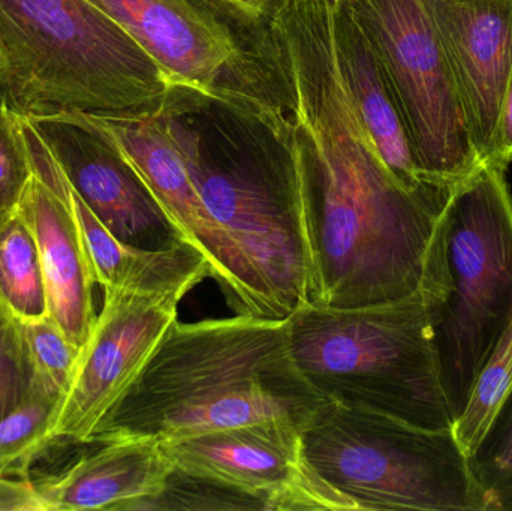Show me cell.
I'll return each instance as SVG.
<instances>
[{
    "label": "cell",
    "mask_w": 512,
    "mask_h": 511,
    "mask_svg": "<svg viewBox=\"0 0 512 511\" xmlns=\"http://www.w3.org/2000/svg\"><path fill=\"white\" fill-rule=\"evenodd\" d=\"M268 20L292 92L312 257L309 302L363 308L417 293L450 189L412 191L385 165L340 78L328 0H277Z\"/></svg>",
    "instance_id": "1"
},
{
    "label": "cell",
    "mask_w": 512,
    "mask_h": 511,
    "mask_svg": "<svg viewBox=\"0 0 512 511\" xmlns=\"http://www.w3.org/2000/svg\"><path fill=\"white\" fill-rule=\"evenodd\" d=\"M242 261L259 318L309 302L312 257L291 114L255 110L171 81L155 114Z\"/></svg>",
    "instance_id": "2"
},
{
    "label": "cell",
    "mask_w": 512,
    "mask_h": 511,
    "mask_svg": "<svg viewBox=\"0 0 512 511\" xmlns=\"http://www.w3.org/2000/svg\"><path fill=\"white\" fill-rule=\"evenodd\" d=\"M325 402L295 365L286 320H177L92 441H173L268 420L304 429Z\"/></svg>",
    "instance_id": "3"
},
{
    "label": "cell",
    "mask_w": 512,
    "mask_h": 511,
    "mask_svg": "<svg viewBox=\"0 0 512 511\" xmlns=\"http://www.w3.org/2000/svg\"><path fill=\"white\" fill-rule=\"evenodd\" d=\"M171 81L89 0H0L3 104L24 119L155 116Z\"/></svg>",
    "instance_id": "4"
},
{
    "label": "cell",
    "mask_w": 512,
    "mask_h": 511,
    "mask_svg": "<svg viewBox=\"0 0 512 511\" xmlns=\"http://www.w3.org/2000/svg\"><path fill=\"white\" fill-rule=\"evenodd\" d=\"M420 291L454 423L512 321V195L505 170L481 164L451 189L427 248Z\"/></svg>",
    "instance_id": "5"
},
{
    "label": "cell",
    "mask_w": 512,
    "mask_h": 511,
    "mask_svg": "<svg viewBox=\"0 0 512 511\" xmlns=\"http://www.w3.org/2000/svg\"><path fill=\"white\" fill-rule=\"evenodd\" d=\"M286 324L298 371L325 401L421 428H453L432 321L420 290L363 308L307 302Z\"/></svg>",
    "instance_id": "6"
},
{
    "label": "cell",
    "mask_w": 512,
    "mask_h": 511,
    "mask_svg": "<svg viewBox=\"0 0 512 511\" xmlns=\"http://www.w3.org/2000/svg\"><path fill=\"white\" fill-rule=\"evenodd\" d=\"M313 470L363 510L487 511L453 428L325 402L303 429Z\"/></svg>",
    "instance_id": "7"
},
{
    "label": "cell",
    "mask_w": 512,
    "mask_h": 511,
    "mask_svg": "<svg viewBox=\"0 0 512 511\" xmlns=\"http://www.w3.org/2000/svg\"><path fill=\"white\" fill-rule=\"evenodd\" d=\"M171 80L255 110L291 114L292 92L267 15L233 0H89Z\"/></svg>",
    "instance_id": "8"
},
{
    "label": "cell",
    "mask_w": 512,
    "mask_h": 511,
    "mask_svg": "<svg viewBox=\"0 0 512 511\" xmlns=\"http://www.w3.org/2000/svg\"><path fill=\"white\" fill-rule=\"evenodd\" d=\"M366 36L430 185L453 189L481 167L430 0H336Z\"/></svg>",
    "instance_id": "9"
},
{
    "label": "cell",
    "mask_w": 512,
    "mask_h": 511,
    "mask_svg": "<svg viewBox=\"0 0 512 511\" xmlns=\"http://www.w3.org/2000/svg\"><path fill=\"white\" fill-rule=\"evenodd\" d=\"M186 290H105L51 431L53 446L89 444L177 321Z\"/></svg>",
    "instance_id": "10"
},
{
    "label": "cell",
    "mask_w": 512,
    "mask_h": 511,
    "mask_svg": "<svg viewBox=\"0 0 512 511\" xmlns=\"http://www.w3.org/2000/svg\"><path fill=\"white\" fill-rule=\"evenodd\" d=\"M176 470L224 483L256 498L265 511H357L307 461L303 429L268 420L162 441Z\"/></svg>",
    "instance_id": "11"
},
{
    "label": "cell",
    "mask_w": 512,
    "mask_h": 511,
    "mask_svg": "<svg viewBox=\"0 0 512 511\" xmlns=\"http://www.w3.org/2000/svg\"><path fill=\"white\" fill-rule=\"evenodd\" d=\"M29 120L72 191L120 242L162 251L185 242L164 207L96 117Z\"/></svg>",
    "instance_id": "12"
},
{
    "label": "cell",
    "mask_w": 512,
    "mask_h": 511,
    "mask_svg": "<svg viewBox=\"0 0 512 511\" xmlns=\"http://www.w3.org/2000/svg\"><path fill=\"white\" fill-rule=\"evenodd\" d=\"M152 189L180 236L201 252L228 306L259 318L242 261L204 204L185 159L156 116L98 119Z\"/></svg>",
    "instance_id": "13"
},
{
    "label": "cell",
    "mask_w": 512,
    "mask_h": 511,
    "mask_svg": "<svg viewBox=\"0 0 512 511\" xmlns=\"http://www.w3.org/2000/svg\"><path fill=\"white\" fill-rule=\"evenodd\" d=\"M23 134L35 174L20 212L38 242L48 317L69 341L83 347L98 317L93 305L95 273L59 167L27 120Z\"/></svg>",
    "instance_id": "14"
},
{
    "label": "cell",
    "mask_w": 512,
    "mask_h": 511,
    "mask_svg": "<svg viewBox=\"0 0 512 511\" xmlns=\"http://www.w3.org/2000/svg\"><path fill=\"white\" fill-rule=\"evenodd\" d=\"M472 146L487 162L512 71V0H430Z\"/></svg>",
    "instance_id": "15"
},
{
    "label": "cell",
    "mask_w": 512,
    "mask_h": 511,
    "mask_svg": "<svg viewBox=\"0 0 512 511\" xmlns=\"http://www.w3.org/2000/svg\"><path fill=\"white\" fill-rule=\"evenodd\" d=\"M90 444L95 449L59 473L32 480L44 511H134L162 494L174 470L156 438L113 435Z\"/></svg>",
    "instance_id": "16"
},
{
    "label": "cell",
    "mask_w": 512,
    "mask_h": 511,
    "mask_svg": "<svg viewBox=\"0 0 512 511\" xmlns=\"http://www.w3.org/2000/svg\"><path fill=\"white\" fill-rule=\"evenodd\" d=\"M328 26L343 86L385 165L412 191L439 188L430 185L421 174L402 113L381 65L354 18L336 0H328Z\"/></svg>",
    "instance_id": "17"
},
{
    "label": "cell",
    "mask_w": 512,
    "mask_h": 511,
    "mask_svg": "<svg viewBox=\"0 0 512 511\" xmlns=\"http://www.w3.org/2000/svg\"><path fill=\"white\" fill-rule=\"evenodd\" d=\"M66 194L80 225L96 284L105 290L191 291L204 279L212 278L209 263L189 243L162 251H147L126 245L113 236L92 210L66 183Z\"/></svg>",
    "instance_id": "18"
},
{
    "label": "cell",
    "mask_w": 512,
    "mask_h": 511,
    "mask_svg": "<svg viewBox=\"0 0 512 511\" xmlns=\"http://www.w3.org/2000/svg\"><path fill=\"white\" fill-rule=\"evenodd\" d=\"M0 306L21 323L48 317L38 242L20 209L0 221Z\"/></svg>",
    "instance_id": "19"
},
{
    "label": "cell",
    "mask_w": 512,
    "mask_h": 511,
    "mask_svg": "<svg viewBox=\"0 0 512 511\" xmlns=\"http://www.w3.org/2000/svg\"><path fill=\"white\" fill-rule=\"evenodd\" d=\"M63 393L39 377L32 395L0 422V477L29 479L36 459L50 447Z\"/></svg>",
    "instance_id": "20"
},
{
    "label": "cell",
    "mask_w": 512,
    "mask_h": 511,
    "mask_svg": "<svg viewBox=\"0 0 512 511\" xmlns=\"http://www.w3.org/2000/svg\"><path fill=\"white\" fill-rule=\"evenodd\" d=\"M512 390V321L472 386L453 432L465 455L471 456L495 422Z\"/></svg>",
    "instance_id": "21"
},
{
    "label": "cell",
    "mask_w": 512,
    "mask_h": 511,
    "mask_svg": "<svg viewBox=\"0 0 512 511\" xmlns=\"http://www.w3.org/2000/svg\"><path fill=\"white\" fill-rule=\"evenodd\" d=\"M468 462L487 511H512V390Z\"/></svg>",
    "instance_id": "22"
},
{
    "label": "cell",
    "mask_w": 512,
    "mask_h": 511,
    "mask_svg": "<svg viewBox=\"0 0 512 511\" xmlns=\"http://www.w3.org/2000/svg\"><path fill=\"white\" fill-rule=\"evenodd\" d=\"M38 381L21 321L0 306V422L32 395Z\"/></svg>",
    "instance_id": "23"
},
{
    "label": "cell",
    "mask_w": 512,
    "mask_h": 511,
    "mask_svg": "<svg viewBox=\"0 0 512 511\" xmlns=\"http://www.w3.org/2000/svg\"><path fill=\"white\" fill-rule=\"evenodd\" d=\"M21 120L8 105L0 104V221L20 209L35 174Z\"/></svg>",
    "instance_id": "24"
},
{
    "label": "cell",
    "mask_w": 512,
    "mask_h": 511,
    "mask_svg": "<svg viewBox=\"0 0 512 511\" xmlns=\"http://www.w3.org/2000/svg\"><path fill=\"white\" fill-rule=\"evenodd\" d=\"M24 339L39 377L65 395L71 386L80 348L50 317L23 321Z\"/></svg>",
    "instance_id": "25"
},
{
    "label": "cell",
    "mask_w": 512,
    "mask_h": 511,
    "mask_svg": "<svg viewBox=\"0 0 512 511\" xmlns=\"http://www.w3.org/2000/svg\"><path fill=\"white\" fill-rule=\"evenodd\" d=\"M512 162V71L504 101H502L501 113H499L498 126H496L495 141H493L492 153L484 164L507 170Z\"/></svg>",
    "instance_id": "26"
},
{
    "label": "cell",
    "mask_w": 512,
    "mask_h": 511,
    "mask_svg": "<svg viewBox=\"0 0 512 511\" xmlns=\"http://www.w3.org/2000/svg\"><path fill=\"white\" fill-rule=\"evenodd\" d=\"M0 511H44L32 480L0 477Z\"/></svg>",
    "instance_id": "27"
},
{
    "label": "cell",
    "mask_w": 512,
    "mask_h": 511,
    "mask_svg": "<svg viewBox=\"0 0 512 511\" xmlns=\"http://www.w3.org/2000/svg\"><path fill=\"white\" fill-rule=\"evenodd\" d=\"M233 2L251 9V11L256 12V14L267 15L268 9L271 8V5H273L276 0H233Z\"/></svg>",
    "instance_id": "28"
},
{
    "label": "cell",
    "mask_w": 512,
    "mask_h": 511,
    "mask_svg": "<svg viewBox=\"0 0 512 511\" xmlns=\"http://www.w3.org/2000/svg\"><path fill=\"white\" fill-rule=\"evenodd\" d=\"M0 104H3V90H2V84H0Z\"/></svg>",
    "instance_id": "29"
}]
</instances>
